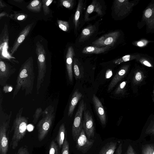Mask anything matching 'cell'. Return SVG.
<instances>
[{"mask_svg":"<svg viewBox=\"0 0 154 154\" xmlns=\"http://www.w3.org/2000/svg\"><path fill=\"white\" fill-rule=\"evenodd\" d=\"M117 146L116 142H109L102 148L98 154H114Z\"/></svg>","mask_w":154,"mask_h":154,"instance_id":"cell-21","label":"cell"},{"mask_svg":"<svg viewBox=\"0 0 154 154\" xmlns=\"http://www.w3.org/2000/svg\"><path fill=\"white\" fill-rule=\"evenodd\" d=\"M127 82V81H124L121 83L115 90V93L117 94L123 93Z\"/></svg>","mask_w":154,"mask_h":154,"instance_id":"cell-29","label":"cell"},{"mask_svg":"<svg viewBox=\"0 0 154 154\" xmlns=\"http://www.w3.org/2000/svg\"><path fill=\"white\" fill-rule=\"evenodd\" d=\"M61 154H69V144L66 138L62 146Z\"/></svg>","mask_w":154,"mask_h":154,"instance_id":"cell-30","label":"cell"},{"mask_svg":"<svg viewBox=\"0 0 154 154\" xmlns=\"http://www.w3.org/2000/svg\"><path fill=\"white\" fill-rule=\"evenodd\" d=\"M82 96L81 93L78 89H76L73 93L71 97L69 106L68 116L71 117L72 115L75 108Z\"/></svg>","mask_w":154,"mask_h":154,"instance_id":"cell-13","label":"cell"},{"mask_svg":"<svg viewBox=\"0 0 154 154\" xmlns=\"http://www.w3.org/2000/svg\"><path fill=\"white\" fill-rule=\"evenodd\" d=\"M17 154H29V153L27 147L22 146L18 149Z\"/></svg>","mask_w":154,"mask_h":154,"instance_id":"cell-35","label":"cell"},{"mask_svg":"<svg viewBox=\"0 0 154 154\" xmlns=\"http://www.w3.org/2000/svg\"><path fill=\"white\" fill-rule=\"evenodd\" d=\"M143 64L149 67H152V65L148 61L145 60L143 62Z\"/></svg>","mask_w":154,"mask_h":154,"instance_id":"cell-41","label":"cell"},{"mask_svg":"<svg viewBox=\"0 0 154 154\" xmlns=\"http://www.w3.org/2000/svg\"><path fill=\"white\" fill-rule=\"evenodd\" d=\"M95 27L94 25H89L82 31L79 38V41L83 42L87 39L94 32Z\"/></svg>","mask_w":154,"mask_h":154,"instance_id":"cell-20","label":"cell"},{"mask_svg":"<svg viewBox=\"0 0 154 154\" xmlns=\"http://www.w3.org/2000/svg\"><path fill=\"white\" fill-rule=\"evenodd\" d=\"M84 112L83 128L87 137L90 139L91 138H93L94 135V122L92 116L89 110H85Z\"/></svg>","mask_w":154,"mask_h":154,"instance_id":"cell-9","label":"cell"},{"mask_svg":"<svg viewBox=\"0 0 154 154\" xmlns=\"http://www.w3.org/2000/svg\"><path fill=\"white\" fill-rule=\"evenodd\" d=\"M57 22L59 27L61 29L65 32L69 30V26L68 22L60 20H58Z\"/></svg>","mask_w":154,"mask_h":154,"instance_id":"cell-27","label":"cell"},{"mask_svg":"<svg viewBox=\"0 0 154 154\" xmlns=\"http://www.w3.org/2000/svg\"><path fill=\"white\" fill-rule=\"evenodd\" d=\"M42 3L38 0H35L31 2L27 6V9L34 12H39L41 9Z\"/></svg>","mask_w":154,"mask_h":154,"instance_id":"cell-23","label":"cell"},{"mask_svg":"<svg viewBox=\"0 0 154 154\" xmlns=\"http://www.w3.org/2000/svg\"><path fill=\"white\" fill-rule=\"evenodd\" d=\"M128 67L124 66L120 69L116 74L109 84L107 90L110 91L125 76Z\"/></svg>","mask_w":154,"mask_h":154,"instance_id":"cell-14","label":"cell"},{"mask_svg":"<svg viewBox=\"0 0 154 154\" xmlns=\"http://www.w3.org/2000/svg\"><path fill=\"white\" fill-rule=\"evenodd\" d=\"M73 69L75 79H79L83 78L84 74L83 68L76 59H75L73 61Z\"/></svg>","mask_w":154,"mask_h":154,"instance_id":"cell-18","label":"cell"},{"mask_svg":"<svg viewBox=\"0 0 154 154\" xmlns=\"http://www.w3.org/2000/svg\"><path fill=\"white\" fill-rule=\"evenodd\" d=\"M152 154H154V146L153 147V150H152Z\"/></svg>","mask_w":154,"mask_h":154,"instance_id":"cell-44","label":"cell"},{"mask_svg":"<svg viewBox=\"0 0 154 154\" xmlns=\"http://www.w3.org/2000/svg\"><path fill=\"white\" fill-rule=\"evenodd\" d=\"M66 130L64 123H62L60 126L58 133L56 138L59 148L60 149L62 146L65 140Z\"/></svg>","mask_w":154,"mask_h":154,"instance_id":"cell-19","label":"cell"},{"mask_svg":"<svg viewBox=\"0 0 154 154\" xmlns=\"http://www.w3.org/2000/svg\"><path fill=\"white\" fill-rule=\"evenodd\" d=\"M25 17L26 16L24 15H20L17 17V19L19 20H21L24 19Z\"/></svg>","mask_w":154,"mask_h":154,"instance_id":"cell-40","label":"cell"},{"mask_svg":"<svg viewBox=\"0 0 154 154\" xmlns=\"http://www.w3.org/2000/svg\"><path fill=\"white\" fill-rule=\"evenodd\" d=\"M126 154H135L132 147L130 145L128 146Z\"/></svg>","mask_w":154,"mask_h":154,"instance_id":"cell-36","label":"cell"},{"mask_svg":"<svg viewBox=\"0 0 154 154\" xmlns=\"http://www.w3.org/2000/svg\"><path fill=\"white\" fill-rule=\"evenodd\" d=\"M152 13L151 9L148 8L146 10L145 13V15L146 17L149 18L151 16Z\"/></svg>","mask_w":154,"mask_h":154,"instance_id":"cell-37","label":"cell"},{"mask_svg":"<svg viewBox=\"0 0 154 154\" xmlns=\"http://www.w3.org/2000/svg\"><path fill=\"white\" fill-rule=\"evenodd\" d=\"M92 101L101 123L103 125H105L106 122V115L101 102L95 94L93 96Z\"/></svg>","mask_w":154,"mask_h":154,"instance_id":"cell-12","label":"cell"},{"mask_svg":"<svg viewBox=\"0 0 154 154\" xmlns=\"http://www.w3.org/2000/svg\"><path fill=\"white\" fill-rule=\"evenodd\" d=\"M23 108L21 107L16 115L11 130L13 134L10 143V146L15 149L20 140L24 136L27 129L28 118L22 116Z\"/></svg>","mask_w":154,"mask_h":154,"instance_id":"cell-2","label":"cell"},{"mask_svg":"<svg viewBox=\"0 0 154 154\" xmlns=\"http://www.w3.org/2000/svg\"><path fill=\"white\" fill-rule=\"evenodd\" d=\"M112 75V72L111 70L110 69H108L106 74V78H109Z\"/></svg>","mask_w":154,"mask_h":154,"instance_id":"cell-39","label":"cell"},{"mask_svg":"<svg viewBox=\"0 0 154 154\" xmlns=\"http://www.w3.org/2000/svg\"><path fill=\"white\" fill-rule=\"evenodd\" d=\"M111 47H98L94 46H87L84 48L82 53L85 54H100L108 50Z\"/></svg>","mask_w":154,"mask_h":154,"instance_id":"cell-17","label":"cell"},{"mask_svg":"<svg viewBox=\"0 0 154 154\" xmlns=\"http://www.w3.org/2000/svg\"><path fill=\"white\" fill-rule=\"evenodd\" d=\"M122 144L121 143L119 146L116 152V154H122Z\"/></svg>","mask_w":154,"mask_h":154,"instance_id":"cell-38","label":"cell"},{"mask_svg":"<svg viewBox=\"0 0 154 154\" xmlns=\"http://www.w3.org/2000/svg\"><path fill=\"white\" fill-rule=\"evenodd\" d=\"M52 0H44L42 2L43 3V8L44 13L45 15L49 14L50 12L49 6L53 2Z\"/></svg>","mask_w":154,"mask_h":154,"instance_id":"cell-26","label":"cell"},{"mask_svg":"<svg viewBox=\"0 0 154 154\" xmlns=\"http://www.w3.org/2000/svg\"><path fill=\"white\" fill-rule=\"evenodd\" d=\"M42 109L41 107L38 108L36 109L33 116L32 122L34 124H35L37 123L39 117L42 115Z\"/></svg>","mask_w":154,"mask_h":154,"instance_id":"cell-28","label":"cell"},{"mask_svg":"<svg viewBox=\"0 0 154 154\" xmlns=\"http://www.w3.org/2000/svg\"><path fill=\"white\" fill-rule=\"evenodd\" d=\"M42 118L37 125L38 137L39 141L42 140L47 135L55 118L54 107L50 105L42 112Z\"/></svg>","mask_w":154,"mask_h":154,"instance_id":"cell-4","label":"cell"},{"mask_svg":"<svg viewBox=\"0 0 154 154\" xmlns=\"http://www.w3.org/2000/svg\"><path fill=\"white\" fill-rule=\"evenodd\" d=\"M16 71V68L9 63L0 59V85L5 86L8 80Z\"/></svg>","mask_w":154,"mask_h":154,"instance_id":"cell-7","label":"cell"},{"mask_svg":"<svg viewBox=\"0 0 154 154\" xmlns=\"http://www.w3.org/2000/svg\"><path fill=\"white\" fill-rule=\"evenodd\" d=\"M144 77L145 76L142 72L137 71L134 74L133 83L134 85L138 84L143 80Z\"/></svg>","mask_w":154,"mask_h":154,"instance_id":"cell-24","label":"cell"},{"mask_svg":"<svg viewBox=\"0 0 154 154\" xmlns=\"http://www.w3.org/2000/svg\"><path fill=\"white\" fill-rule=\"evenodd\" d=\"M130 56L129 55H125L121 58L118 59L113 61V63L116 65H118L123 62L128 61L130 60Z\"/></svg>","mask_w":154,"mask_h":154,"instance_id":"cell-33","label":"cell"},{"mask_svg":"<svg viewBox=\"0 0 154 154\" xmlns=\"http://www.w3.org/2000/svg\"><path fill=\"white\" fill-rule=\"evenodd\" d=\"M154 146L151 144L145 145L143 147L142 154H152Z\"/></svg>","mask_w":154,"mask_h":154,"instance_id":"cell-31","label":"cell"},{"mask_svg":"<svg viewBox=\"0 0 154 154\" xmlns=\"http://www.w3.org/2000/svg\"><path fill=\"white\" fill-rule=\"evenodd\" d=\"M83 5V1L82 0H79L73 18V22L75 29H76L78 27L79 20L82 9Z\"/></svg>","mask_w":154,"mask_h":154,"instance_id":"cell-22","label":"cell"},{"mask_svg":"<svg viewBox=\"0 0 154 154\" xmlns=\"http://www.w3.org/2000/svg\"><path fill=\"white\" fill-rule=\"evenodd\" d=\"M74 51L72 46L69 47L66 55V67L68 77L70 82L73 81L72 64Z\"/></svg>","mask_w":154,"mask_h":154,"instance_id":"cell-10","label":"cell"},{"mask_svg":"<svg viewBox=\"0 0 154 154\" xmlns=\"http://www.w3.org/2000/svg\"><path fill=\"white\" fill-rule=\"evenodd\" d=\"M86 103L82 99L79 104L78 108L75 115L72 125V133L73 140L76 141L83 128L82 116L83 112L85 109Z\"/></svg>","mask_w":154,"mask_h":154,"instance_id":"cell-5","label":"cell"},{"mask_svg":"<svg viewBox=\"0 0 154 154\" xmlns=\"http://www.w3.org/2000/svg\"><path fill=\"white\" fill-rule=\"evenodd\" d=\"M146 132V134H151L154 136V120L151 121Z\"/></svg>","mask_w":154,"mask_h":154,"instance_id":"cell-34","label":"cell"},{"mask_svg":"<svg viewBox=\"0 0 154 154\" xmlns=\"http://www.w3.org/2000/svg\"><path fill=\"white\" fill-rule=\"evenodd\" d=\"M62 5L66 8L71 9L74 4V0H64L60 1Z\"/></svg>","mask_w":154,"mask_h":154,"instance_id":"cell-32","label":"cell"},{"mask_svg":"<svg viewBox=\"0 0 154 154\" xmlns=\"http://www.w3.org/2000/svg\"><path fill=\"white\" fill-rule=\"evenodd\" d=\"M3 98H0V154H7L8 149V134L12 115L5 112L2 106Z\"/></svg>","mask_w":154,"mask_h":154,"instance_id":"cell-3","label":"cell"},{"mask_svg":"<svg viewBox=\"0 0 154 154\" xmlns=\"http://www.w3.org/2000/svg\"><path fill=\"white\" fill-rule=\"evenodd\" d=\"M33 24L32 23L26 26L19 34L11 50V54H13L17 51L21 44L30 32Z\"/></svg>","mask_w":154,"mask_h":154,"instance_id":"cell-11","label":"cell"},{"mask_svg":"<svg viewBox=\"0 0 154 154\" xmlns=\"http://www.w3.org/2000/svg\"><path fill=\"white\" fill-rule=\"evenodd\" d=\"M119 34L118 31L111 32L96 39L92 43V44L94 46L98 47L113 46L118 39Z\"/></svg>","mask_w":154,"mask_h":154,"instance_id":"cell-6","label":"cell"},{"mask_svg":"<svg viewBox=\"0 0 154 154\" xmlns=\"http://www.w3.org/2000/svg\"><path fill=\"white\" fill-rule=\"evenodd\" d=\"M93 139H89L83 128L80 135L76 141L77 149L83 153L87 152L91 147L94 142Z\"/></svg>","mask_w":154,"mask_h":154,"instance_id":"cell-8","label":"cell"},{"mask_svg":"<svg viewBox=\"0 0 154 154\" xmlns=\"http://www.w3.org/2000/svg\"><path fill=\"white\" fill-rule=\"evenodd\" d=\"M153 101L154 102V88L153 91Z\"/></svg>","mask_w":154,"mask_h":154,"instance_id":"cell-43","label":"cell"},{"mask_svg":"<svg viewBox=\"0 0 154 154\" xmlns=\"http://www.w3.org/2000/svg\"><path fill=\"white\" fill-rule=\"evenodd\" d=\"M93 12H96L98 15L101 16L103 14L102 6L97 0H93L91 4L88 7L85 15V20H87L89 15Z\"/></svg>","mask_w":154,"mask_h":154,"instance_id":"cell-15","label":"cell"},{"mask_svg":"<svg viewBox=\"0 0 154 154\" xmlns=\"http://www.w3.org/2000/svg\"><path fill=\"white\" fill-rule=\"evenodd\" d=\"M8 26L6 24H5L0 35V48L1 52L4 49V48H8Z\"/></svg>","mask_w":154,"mask_h":154,"instance_id":"cell-16","label":"cell"},{"mask_svg":"<svg viewBox=\"0 0 154 154\" xmlns=\"http://www.w3.org/2000/svg\"><path fill=\"white\" fill-rule=\"evenodd\" d=\"M35 78L33 60L29 58L21 65L19 71L16 84L13 92L14 99L21 89L25 91V96L32 93Z\"/></svg>","mask_w":154,"mask_h":154,"instance_id":"cell-1","label":"cell"},{"mask_svg":"<svg viewBox=\"0 0 154 154\" xmlns=\"http://www.w3.org/2000/svg\"><path fill=\"white\" fill-rule=\"evenodd\" d=\"M137 44L139 46H143L144 45L143 43L141 41L138 42L137 43Z\"/></svg>","mask_w":154,"mask_h":154,"instance_id":"cell-42","label":"cell"},{"mask_svg":"<svg viewBox=\"0 0 154 154\" xmlns=\"http://www.w3.org/2000/svg\"><path fill=\"white\" fill-rule=\"evenodd\" d=\"M58 148L54 140H53L50 146L49 154H59Z\"/></svg>","mask_w":154,"mask_h":154,"instance_id":"cell-25","label":"cell"}]
</instances>
